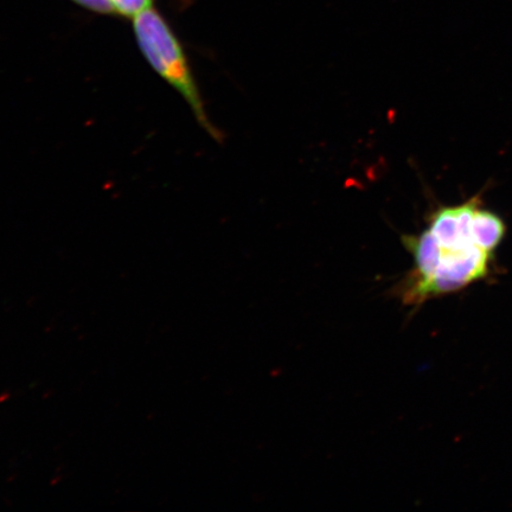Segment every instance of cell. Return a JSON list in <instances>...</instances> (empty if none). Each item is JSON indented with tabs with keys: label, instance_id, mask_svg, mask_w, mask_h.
Listing matches in <instances>:
<instances>
[{
	"label": "cell",
	"instance_id": "cell-2",
	"mask_svg": "<svg viewBox=\"0 0 512 512\" xmlns=\"http://www.w3.org/2000/svg\"><path fill=\"white\" fill-rule=\"evenodd\" d=\"M472 242L483 251L495 254L496 249L504 240L507 226L501 216L490 210L477 207L472 215L471 224Z\"/></svg>",
	"mask_w": 512,
	"mask_h": 512
},
{
	"label": "cell",
	"instance_id": "cell-1",
	"mask_svg": "<svg viewBox=\"0 0 512 512\" xmlns=\"http://www.w3.org/2000/svg\"><path fill=\"white\" fill-rule=\"evenodd\" d=\"M132 21L139 49L147 62L183 96L204 130L219 140L220 133L208 119L201 93L191 73L188 57L169 23L155 6L140 12Z\"/></svg>",
	"mask_w": 512,
	"mask_h": 512
},
{
	"label": "cell",
	"instance_id": "cell-3",
	"mask_svg": "<svg viewBox=\"0 0 512 512\" xmlns=\"http://www.w3.org/2000/svg\"><path fill=\"white\" fill-rule=\"evenodd\" d=\"M81 8L100 15H115L133 19L150 9L155 0H72Z\"/></svg>",
	"mask_w": 512,
	"mask_h": 512
}]
</instances>
